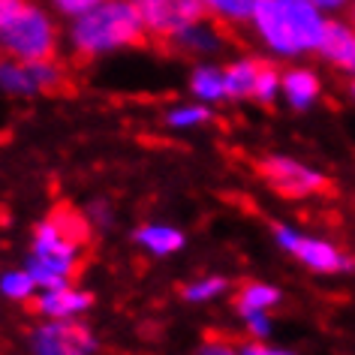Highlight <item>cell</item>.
<instances>
[{
    "label": "cell",
    "mask_w": 355,
    "mask_h": 355,
    "mask_svg": "<svg viewBox=\"0 0 355 355\" xmlns=\"http://www.w3.org/2000/svg\"><path fill=\"white\" fill-rule=\"evenodd\" d=\"M145 40L148 31L130 0H103L96 10L69 21L67 28V46L82 60L112 58L141 46Z\"/></svg>",
    "instance_id": "3957f363"
},
{
    "label": "cell",
    "mask_w": 355,
    "mask_h": 355,
    "mask_svg": "<svg viewBox=\"0 0 355 355\" xmlns=\"http://www.w3.org/2000/svg\"><path fill=\"white\" fill-rule=\"evenodd\" d=\"M31 355H96L100 340L82 319H40L28 334Z\"/></svg>",
    "instance_id": "8992f818"
},
{
    "label": "cell",
    "mask_w": 355,
    "mask_h": 355,
    "mask_svg": "<svg viewBox=\"0 0 355 355\" xmlns=\"http://www.w3.org/2000/svg\"><path fill=\"white\" fill-rule=\"evenodd\" d=\"M349 96L355 100V78H349Z\"/></svg>",
    "instance_id": "f546056e"
},
{
    "label": "cell",
    "mask_w": 355,
    "mask_h": 355,
    "mask_svg": "<svg viewBox=\"0 0 355 355\" xmlns=\"http://www.w3.org/2000/svg\"><path fill=\"white\" fill-rule=\"evenodd\" d=\"M241 352L244 355H298V352L286 349V346H277V343H268V340H250V343L241 346Z\"/></svg>",
    "instance_id": "484cf974"
},
{
    "label": "cell",
    "mask_w": 355,
    "mask_h": 355,
    "mask_svg": "<svg viewBox=\"0 0 355 355\" xmlns=\"http://www.w3.org/2000/svg\"><path fill=\"white\" fill-rule=\"evenodd\" d=\"M67 82V69L55 60H12L0 58V94L6 96H42L55 94Z\"/></svg>",
    "instance_id": "9c48e42d"
},
{
    "label": "cell",
    "mask_w": 355,
    "mask_h": 355,
    "mask_svg": "<svg viewBox=\"0 0 355 355\" xmlns=\"http://www.w3.org/2000/svg\"><path fill=\"white\" fill-rule=\"evenodd\" d=\"M87 220L69 211H55L46 220L33 226L31 235V253L24 268L33 274L40 289L69 283L82 268L85 259V235H87Z\"/></svg>",
    "instance_id": "7a4b0ae2"
},
{
    "label": "cell",
    "mask_w": 355,
    "mask_h": 355,
    "mask_svg": "<svg viewBox=\"0 0 355 355\" xmlns=\"http://www.w3.org/2000/svg\"><path fill=\"white\" fill-rule=\"evenodd\" d=\"M241 325L250 340H268L271 331H274V322H271V313H247L241 316Z\"/></svg>",
    "instance_id": "cb8c5ba5"
},
{
    "label": "cell",
    "mask_w": 355,
    "mask_h": 355,
    "mask_svg": "<svg viewBox=\"0 0 355 355\" xmlns=\"http://www.w3.org/2000/svg\"><path fill=\"white\" fill-rule=\"evenodd\" d=\"M280 100L292 112H310L322 100V78H319L316 69H310L304 64L286 67L280 78Z\"/></svg>",
    "instance_id": "5bb4252c"
},
{
    "label": "cell",
    "mask_w": 355,
    "mask_h": 355,
    "mask_svg": "<svg viewBox=\"0 0 355 355\" xmlns=\"http://www.w3.org/2000/svg\"><path fill=\"white\" fill-rule=\"evenodd\" d=\"M259 175L283 199H310V196L325 193L328 187V178L316 166H310L298 157H289V154L265 157L259 163Z\"/></svg>",
    "instance_id": "ba28073f"
},
{
    "label": "cell",
    "mask_w": 355,
    "mask_h": 355,
    "mask_svg": "<svg viewBox=\"0 0 355 355\" xmlns=\"http://www.w3.org/2000/svg\"><path fill=\"white\" fill-rule=\"evenodd\" d=\"M280 304V289L265 280H250L235 292V313L238 319L247 313H271Z\"/></svg>",
    "instance_id": "e0dca14e"
},
{
    "label": "cell",
    "mask_w": 355,
    "mask_h": 355,
    "mask_svg": "<svg viewBox=\"0 0 355 355\" xmlns=\"http://www.w3.org/2000/svg\"><path fill=\"white\" fill-rule=\"evenodd\" d=\"M24 3H28V0H0V31H3L6 24H10L15 15L21 12Z\"/></svg>",
    "instance_id": "83f0119b"
},
{
    "label": "cell",
    "mask_w": 355,
    "mask_h": 355,
    "mask_svg": "<svg viewBox=\"0 0 355 355\" xmlns=\"http://www.w3.org/2000/svg\"><path fill=\"white\" fill-rule=\"evenodd\" d=\"M85 220H87V226L91 229L105 232V229H112V223H114V208L105 199H94L91 205L85 208Z\"/></svg>",
    "instance_id": "603a6c76"
},
{
    "label": "cell",
    "mask_w": 355,
    "mask_h": 355,
    "mask_svg": "<svg viewBox=\"0 0 355 355\" xmlns=\"http://www.w3.org/2000/svg\"><path fill=\"white\" fill-rule=\"evenodd\" d=\"M229 292V280L223 274H205V277H196L190 280L187 286L181 289L184 301H190V304H211V301L223 298Z\"/></svg>",
    "instance_id": "44dd1931"
},
{
    "label": "cell",
    "mask_w": 355,
    "mask_h": 355,
    "mask_svg": "<svg viewBox=\"0 0 355 355\" xmlns=\"http://www.w3.org/2000/svg\"><path fill=\"white\" fill-rule=\"evenodd\" d=\"M40 292V283L33 280V274L28 268H10L0 274V295L15 304H31Z\"/></svg>",
    "instance_id": "ffe728a7"
},
{
    "label": "cell",
    "mask_w": 355,
    "mask_h": 355,
    "mask_svg": "<svg viewBox=\"0 0 355 355\" xmlns=\"http://www.w3.org/2000/svg\"><path fill=\"white\" fill-rule=\"evenodd\" d=\"M316 55L322 58L328 67H334L337 73H346L349 78H355V28H352V21L340 19V15L328 19Z\"/></svg>",
    "instance_id": "7c38bea8"
},
{
    "label": "cell",
    "mask_w": 355,
    "mask_h": 355,
    "mask_svg": "<svg viewBox=\"0 0 355 355\" xmlns=\"http://www.w3.org/2000/svg\"><path fill=\"white\" fill-rule=\"evenodd\" d=\"M60 51V24L49 6L28 0L21 12L0 31V55L12 60H55Z\"/></svg>",
    "instance_id": "277c9868"
},
{
    "label": "cell",
    "mask_w": 355,
    "mask_h": 355,
    "mask_svg": "<svg viewBox=\"0 0 355 355\" xmlns=\"http://www.w3.org/2000/svg\"><path fill=\"white\" fill-rule=\"evenodd\" d=\"M168 46H175L181 55H190V58H199V60H211L217 51H223L226 33H223V24L211 21L205 15V19L187 24L181 33H175V37L168 40Z\"/></svg>",
    "instance_id": "4fadbf2b"
},
{
    "label": "cell",
    "mask_w": 355,
    "mask_h": 355,
    "mask_svg": "<svg viewBox=\"0 0 355 355\" xmlns=\"http://www.w3.org/2000/svg\"><path fill=\"white\" fill-rule=\"evenodd\" d=\"M94 304V295L82 286L69 283H58V286L40 289L31 307L37 310L40 319H82Z\"/></svg>",
    "instance_id": "8fae6325"
},
{
    "label": "cell",
    "mask_w": 355,
    "mask_h": 355,
    "mask_svg": "<svg viewBox=\"0 0 355 355\" xmlns=\"http://www.w3.org/2000/svg\"><path fill=\"white\" fill-rule=\"evenodd\" d=\"M325 24L328 15L313 0H256L247 28L271 58L298 60L316 55Z\"/></svg>",
    "instance_id": "6da1fadb"
},
{
    "label": "cell",
    "mask_w": 355,
    "mask_h": 355,
    "mask_svg": "<svg viewBox=\"0 0 355 355\" xmlns=\"http://www.w3.org/2000/svg\"><path fill=\"white\" fill-rule=\"evenodd\" d=\"M199 3L211 21L223 28H247L256 0H199Z\"/></svg>",
    "instance_id": "d6986e66"
},
{
    "label": "cell",
    "mask_w": 355,
    "mask_h": 355,
    "mask_svg": "<svg viewBox=\"0 0 355 355\" xmlns=\"http://www.w3.org/2000/svg\"><path fill=\"white\" fill-rule=\"evenodd\" d=\"M132 241H136L148 256H157V259H168V256L181 253L184 244H187V235L181 232L172 223H145L132 232Z\"/></svg>",
    "instance_id": "9a60e30c"
},
{
    "label": "cell",
    "mask_w": 355,
    "mask_h": 355,
    "mask_svg": "<svg viewBox=\"0 0 355 355\" xmlns=\"http://www.w3.org/2000/svg\"><path fill=\"white\" fill-rule=\"evenodd\" d=\"M223 78H226V100L235 103H259L271 105L280 100V78L283 69H277L265 58H232L223 64Z\"/></svg>",
    "instance_id": "5b68a950"
},
{
    "label": "cell",
    "mask_w": 355,
    "mask_h": 355,
    "mask_svg": "<svg viewBox=\"0 0 355 355\" xmlns=\"http://www.w3.org/2000/svg\"><path fill=\"white\" fill-rule=\"evenodd\" d=\"M187 87H190V96L193 100H199V103H208V105L226 103L223 67L214 64V60H199V64L190 69Z\"/></svg>",
    "instance_id": "2e32d148"
},
{
    "label": "cell",
    "mask_w": 355,
    "mask_h": 355,
    "mask_svg": "<svg viewBox=\"0 0 355 355\" xmlns=\"http://www.w3.org/2000/svg\"><path fill=\"white\" fill-rule=\"evenodd\" d=\"M211 118H214V112H211L208 103L184 100V103L172 105V109H166L163 123L175 132H190V130H199V127H205V123H211Z\"/></svg>",
    "instance_id": "ac0fdd59"
},
{
    "label": "cell",
    "mask_w": 355,
    "mask_h": 355,
    "mask_svg": "<svg viewBox=\"0 0 355 355\" xmlns=\"http://www.w3.org/2000/svg\"><path fill=\"white\" fill-rule=\"evenodd\" d=\"M199 355H244V352H241V346L226 340V337H208L199 346Z\"/></svg>",
    "instance_id": "d4e9b609"
},
{
    "label": "cell",
    "mask_w": 355,
    "mask_h": 355,
    "mask_svg": "<svg viewBox=\"0 0 355 355\" xmlns=\"http://www.w3.org/2000/svg\"><path fill=\"white\" fill-rule=\"evenodd\" d=\"M274 241L286 256H292L298 265H304L313 274H340L349 268V259L343 256V250L331 241L319 235H310L304 229L277 223L274 226Z\"/></svg>",
    "instance_id": "52a82bcc"
},
{
    "label": "cell",
    "mask_w": 355,
    "mask_h": 355,
    "mask_svg": "<svg viewBox=\"0 0 355 355\" xmlns=\"http://www.w3.org/2000/svg\"><path fill=\"white\" fill-rule=\"evenodd\" d=\"M346 19H349V21H352V28H355V3L349 6V12H346Z\"/></svg>",
    "instance_id": "f1b7e54d"
},
{
    "label": "cell",
    "mask_w": 355,
    "mask_h": 355,
    "mask_svg": "<svg viewBox=\"0 0 355 355\" xmlns=\"http://www.w3.org/2000/svg\"><path fill=\"white\" fill-rule=\"evenodd\" d=\"M103 0H49V10L58 15L60 21H76V19H82V15H87L91 10H96Z\"/></svg>",
    "instance_id": "7402d4cb"
},
{
    "label": "cell",
    "mask_w": 355,
    "mask_h": 355,
    "mask_svg": "<svg viewBox=\"0 0 355 355\" xmlns=\"http://www.w3.org/2000/svg\"><path fill=\"white\" fill-rule=\"evenodd\" d=\"M136 6L141 24H145L148 37L154 40H172L187 24L205 19L199 0H130Z\"/></svg>",
    "instance_id": "30bf717a"
},
{
    "label": "cell",
    "mask_w": 355,
    "mask_h": 355,
    "mask_svg": "<svg viewBox=\"0 0 355 355\" xmlns=\"http://www.w3.org/2000/svg\"><path fill=\"white\" fill-rule=\"evenodd\" d=\"M313 3L328 15V19H334V15L349 12V6L355 3V0H313Z\"/></svg>",
    "instance_id": "4316f807"
}]
</instances>
